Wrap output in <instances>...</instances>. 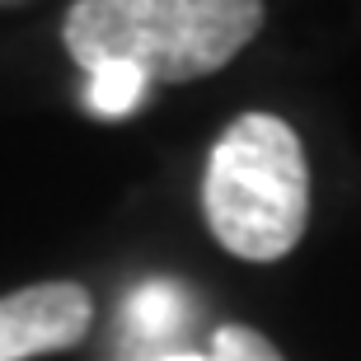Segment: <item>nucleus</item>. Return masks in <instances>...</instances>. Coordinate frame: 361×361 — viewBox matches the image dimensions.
Masks as SVG:
<instances>
[{"label":"nucleus","instance_id":"1","mask_svg":"<svg viewBox=\"0 0 361 361\" xmlns=\"http://www.w3.org/2000/svg\"><path fill=\"white\" fill-rule=\"evenodd\" d=\"M263 28V0H75L61 38L75 66H132L160 85L226 71Z\"/></svg>","mask_w":361,"mask_h":361},{"label":"nucleus","instance_id":"3","mask_svg":"<svg viewBox=\"0 0 361 361\" xmlns=\"http://www.w3.org/2000/svg\"><path fill=\"white\" fill-rule=\"evenodd\" d=\"M94 300L75 281H42L0 295V361L66 352L90 334Z\"/></svg>","mask_w":361,"mask_h":361},{"label":"nucleus","instance_id":"4","mask_svg":"<svg viewBox=\"0 0 361 361\" xmlns=\"http://www.w3.org/2000/svg\"><path fill=\"white\" fill-rule=\"evenodd\" d=\"M146 75H136L132 66H104L90 75V108L99 118H122V113H132L141 104V94H146Z\"/></svg>","mask_w":361,"mask_h":361},{"label":"nucleus","instance_id":"6","mask_svg":"<svg viewBox=\"0 0 361 361\" xmlns=\"http://www.w3.org/2000/svg\"><path fill=\"white\" fill-rule=\"evenodd\" d=\"M212 361H286V357L249 324H221L212 334Z\"/></svg>","mask_w":361,"mask_h":361},{"label":"nucleus","instance_id":"2","mask_svg":"<svg viewBox=\"0 0 361 361\" xmlns=\"http://www.w3.org/2000/svg\"><path fill=\"white\" fill-rule=\"evenodd\" d=\"M202 216L226 254L277 263L310 226L305 146L277 113H240L207 155Z\"/></svg>","mask_w":361,"mask_h":361},{"label":"nucleus","instance_id":"5","mask_svg":"<svg viewBox=\"0 0 361 361\" xmlns=\"http://www.w3.org/2000/svg\"><path fill=\"white\" fill-rule=\"evenodd\" d=\"M127 319H132V329L141 338H160L169 334V329H178V319H183V305H178V291L174 286H141V291L127 300Z\"/></svg>","mask_w":361,"mask_h":361},{"label":"nucleus","instance_id":"7","mask_svg":"<svg viewBox=\"0 0 361 361\" xmlns=\"http://www.w3.org/2000/svg\"><path fill=\"white\" fill-rule=\"evenodd\" d=\"M160 361H212V357H197V352H178V357H160Z\"/></svg>","mask_w":361,"mask_h":361}]
</instances>
